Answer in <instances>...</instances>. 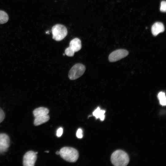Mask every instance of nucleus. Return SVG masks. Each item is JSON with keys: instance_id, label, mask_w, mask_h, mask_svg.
Here are the masks:
<instances>
[{"instance_id": "12", "label": "nucleus", "mask_w": 166, "mask_h": 166, "mask_svg": "<svg viewBox=\"0 0 166 166\" xmlns=\"http://www.w3.org/2000/svg\"><path fill=\"white\" fill-rule=\"evenodd\" d=\"M105 110H101L99 107H98L93 113V115L96 119L100 118L101 121H103L105 118Z\"/></svg>"}, {"instance_id": "20", "label": "nucleus", "mask_w": 166, "mask_h": 166, "mask_svg": "<svg viewBox=\"0 0 166 166\" xmlns=\"http://www.w3.org/2000/svg\"><path fill=\"white\" fill-rule=\"evenodd\" d=\"M45 152H47V153L49 152V151H46Z\"/></svg>"}, {"instance_id": "10", "label": "nucleus", "mask_w": 166, "mask_h": 166, "mask_svg": "<svg viewBox=\"0 0 166 166\" xmlns=\"http://www.w3.org/2000/svg\"><path fill=\"white\" fill-rule=\"evenodd\" d=\"M49 110L47 108L44 107H40L37 108L33 111V114L34 117L48 114Z\"/></svg>"}, {"instance_id": "2", "label": "nucleus", "mask_w": 166, "mask_h": 166, "mask_svg": "<svg viewBox=\"0 0 166 166\" xmlns=\"http://www.w3.org/2000/svg\"><path fill=\"white\" fill-rule=\"evenodd\" d=\"M61 156L64 160L70 162H75L78 159L79 154L75 149L69 147H64L60 150Z\"/></svg>"}, {"instance_id": "11", "label": "nucleus", "mask_w": 166, "mask_h": 166, "mask_svg": "<svg viewBox=\"0 0 166 166\" xmlns=\"http://www.w3.org/2000/svg\"><path fill=\"white\" fill-rule=\"evenodd\" d=\"M49 118V116L48 114L35 117L34 124L36 126L39 125L47 122Z\"/></svg>"}, {"instance_id": "3", "label": "nucleus", "mask_w": 166, "mask_h": 166, "mask_svg": "<svg viewBox=\"0 0 166 166\" xmlns=\"http://www.w3.org/2000/svg\"><path fill=\"white\" fill-rule=\"evenodd\" d=\"M53 38L56 41L63 39L67 34V30L64 25L57 24L54 26L52 29Z\"/></svg>"}, {"instance_id": "19", "label": "nucleus", "mask_w": 166, "mask_h": 166, "mask_svg": "<svg viewBox=\"0 0 166 166\" xmlns=\"http://www.w3.org/2000/svg\"><path fill=\"white\" fill-rule=\"evenodd\" d=\"M56 154H57V155H59V154H60V152L58 151H57L56 152Z\"/></svg>"}, {"instance_id": "14", "label": "nucleus", "mask_w": 166, "mask_h": 166, "mask_svg": "<svg viewBox=\"0 0 166 166\" xmlns=\"http://www.w3.org/2000/svg\"><path fill=\"white\" fill-rule=\"evenodd\" d=\"M158 97L160 101V104L163 106L165 105L166 99L165 93L162 92H160L158 94Z\"/></svg>"}, {"instance_id": "4", "label": "nucleus", "mask_w": 166, "mask_h": 166, "mask_svg": "<svg viewBox=\"0 0 166 166\" xmlns=\"http://www.w3.org/2000/svg\"><path fill=\"white\" fill-rule=\"evenodd\" d=\"M85 70V66L80 63L74 65L70 70L68 77L71 80H74L81 77L84 73Z\"/></svg>"}, {"instance_id": "1", "label": "nucleus", "mask_w": 166, "mask_h": 166, "mask_svg": "<svg viewBox=\"0 0 166 166\" xmlns=\"http://www.w3.org/2000/svg\"><path fill=\"white\" fill-rule=\"evenodd\" d=\"M111 160L112 163L116 166H125L129 162V159L128 154L125 152L118 150L112 154Z\"/></svg>"}, {"instance_id": "7", "label": "nucleus", "mask_w": 166, "mask_h": 166, "mask_svg": "<svg viewBox=\"0 0 166 166\" xmlns=\"http://www.w3.org/2000/svg\"><path fill=\"white\" fill-rule=\"evenodd\" d=\"M128 51L124 49H119L111 53L109 57L110 62H115L123 58L128 55Z\"/></svg>"}, {"instance_id": "17", "label": "nucleus", "mask_w": 166, "mask_h": 166, "mask_svg": "<svg viewBox=\"0 0 166 166\" xmlns=\"http://www.w3.org/2000/svg\"><path fill=\"white\" fill-rule=\"evenodd\" d=\"M82 130L81 128H79L76 133V136L78 138H81L83 137Z\"/></svg>"}, {"instance_id": "18", "label": "nucleus", "mask_w": 166, "mask_h": 166, "mask_svg": "<svg viewBox=\"0 0 166 166\" xmlns=\"http://www.w3.org/2000/svg\"><path fill=\"white\" fill-rule=\"evenodd\" d=\"M63 129L62 128H60L58 129L57 132V136L58 137L61 136L63 133Z\"/></svg>"}, {"instance_id": "6", "label": "nucleus", "mask_w": 166, "mask_h": 166, "mask_svg": "<svg viewBox=\"0 0 166 166\" xmlns=\"http://www.w3.org/2000/svg\"><path fill=\"white\" fill-rule=\"evenodd\" d=\"M37 159L36 152L33 151H28L23 156V165L24 166H34Z\"/></svg>"}, {"instance_id": "8", "label": "nucleus", "mask_w": 166, "mask_h": 166, "mask_svg": "<svg viewBox=\"0 0 166 166\" xmlns=\"http://www.w3.org/2000/svg\"><path fill=\"white\" fill-rule=\"evenodd\" d=\"M10 145V139L7 134L0 133V153L7 152Z\"/></svg>"}, {"instance_id": "13", "label": "nucleus", "mask_w": 166, "mask_h": 166, "mask_svg": "<svg viewBox=\"0 0 166 166\" xmlns=\"http://www.w3.org/2000/svg\"><path fill=\"white\" fill-rule=\"evenodd\" d=\"M9 20V16L5 11L0 10V24L7 22Z\"/></svg>"}, {"instance_id": "15", "label": "nucleus", "mask_w": 166, "mask_h": 166, "mask_svg": "<svg viewBox=\"0 0 166 166\" xmlns=\"http://www.w3.org/2000/svg\"><path fill=\"white\" fill-rule=\"evenodd\" d=\"M160 10L162 12H165L166 11V2L165 1H162L161 2Z\"/></svg>"}, {"instance_id": "16", "label": "nucleus", "mask_w": 166, "mask_h": 166, "mask_svg": "<svg viewBox=\"0 0 166 166\" xmlns=\"http://www.w3.org/2000/svg\"><path fill=\"white\" fill-rule=\"evenodd\" d=\"M5 114L3 110L0 107V123L4 120Z\"/></svg>"}, {"instance_id": "5", "label": "nucleus", "mask_w": 166, "mask_h": 166, "mask_svg": "<svg viewBox=\"0 0 166 166\" xmlns=\"http://www.w3.org/2000/svg\"><path fill=\"white\" fill-rule=\"evenodd\" d=\"M81 48L80 40L77 38H75L71 41L69 47L65 49V54L69 57L73 56L74 53L80 50Z\"/></svg>"}, {"instance_id": "9", "label": "nucleus", "mask_w": 166, "mask_h": 166, "mask_svg": "<svg viewBox=\"0 0 166 166\" xmlns=\"http://www.w3.org/2000/svg\"><path fill=\"white\" fill-rule=\"evenodd\" d=\"M164 27L163 24L160 22H156L152 26L151 28L152 32L155 36H157L160 33L163 32Z\"/></svg>"}]
</instances>
